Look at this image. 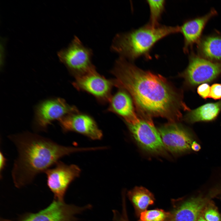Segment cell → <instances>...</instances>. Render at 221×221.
<instances>
[{"mask_svg":"<svg viewBox=\"0 0 221 221\" xmlns=\"http://www.w3.org/2000/svg\"><path fill=\"white\" fill-rule=\"evenodd\" d=\"M114 86L130 96L144 118H165L175 122L181 118L182 110H189L182 95L165 78L142 70L120 56L111 71Z\"/></svg>","mask_w":221,"mask_h":221,"instance_id":"obj_1","label":"cell"},{"mask_svg":"<svg viewBox=\"0 0 221 221\" xmlns=\"http://www.w3.org/2000/svg\"><path fill=\"white\" fill-rule=\"evenodd\" d=\"M17 155L11 172L15 187L31 183L39 173L45 172L60 159L73 153L89 151V148H75L59 145L48 138L29 132L10 135Z\"/></svg>","mask_w":221,"mask_h":221,"instance_id":"obj_2","label":"cell"},{"mask_svg":"<svg viewBox=\"0 0 221 221\" xmlns=\"http://www.w3.org/2000/svg\"><path fill=\"white\" fill-rule=\"evenodd\" d=\"M179 32V26L160 25L153 27L148 23L136 29L119 33L113 38L111 51L129 61L141 57L151 58L150 52L155 44L164 37Z\"/></svg>","mask_w":221,"mask_h":221,"instance_id":"obj_3","label":"cell"},{"mask_svg":"<svg viewBox=\"0 0 221 221\" xmlns=\"http://www.w3.org/2000/svg\"><path fill=\"white\" fill-rule=\"evenodd\" d=\"M212 188L201 189L182 197L175 203L168 221H196L207 204L215 198Z\"/></svg>","mask_w":221,"mask_h":221,"instance_id":"obj_4","label":"cell"},{"mask_svg":"<svg viewBox=\"0 0 221 221\" xmlns=\"http://www.w3.org/2000/svg\"><path fill=\"white\" fill-rule=\"evenodd\" d=\"M60 61L75 77L85 74L95 68L92 62V50L85 46L75 36L68 46L58 52Z\"/></svg>","mask_w":221,"mask_h":221,"instance_id":"obj_5","label":"cell"},{"mask_svg":"<svg viewBox=\"0 0 221 221\" xmlns=\"http://www.w3.org/2000/svg\"><path fill=\"white\" fill-rule=\"evenodd\" d=\"M91 207L89 204L79 207L54 199L48 207L37 213L25 214L17 220L2 219L0 221H77L76 215Z\"/></svg>","mask_w":221,"mask_h":221,"instance_id":"obj_6","label":"cell"},{"mask_svg":"<svg viewBox=\"0 0 221 221\" xmlns=\"http://www.w3.org/2000/svg\"><path fill=\"white\" fill-rule=\"evenodd\" d=\"M221 74V62H213L192 52L188 64L180 76L190 86L209 82Z\"/></svg>","mask_w":221,"mask_h":221,"instance_id":"obj_7","label":"cell"},{"mask_svg":"<svg viewBox=\"0 0 221 221\" xmlns=\"http://www.w3.org/2000/svg\"><path fill=\"white\" fill-rule=\"evenodd\" d=\"M79 111L75 106L69 105L62 98L44 101L35 108L34 127L37 130L45 131L53 121Z\"/></svg>","mask_w":221,"mask_h":221,"instance_id":"obj_8","label":"cell"},{"mask_svg":"<svg viewBox=\"0 0 221 221\" xmlns=\"http://www.w3.org/2000/svg\"><path fill=\"white\" fill-rule=\"evenodd\" d=\"M127 125L136 141L143 149L155 154H166V149L160 133L151 119L140 118L138 122Z\"/></svg>","mask_w":221,"mask_h":221,"instance_id":"obj_9","label":"cell"},{"mask_svg":"<svg viewBox=\"0 0 221 221\" xmlns=\"http://www.w3.org/2000/svg\"><path fill=\"white\" fill-rule=\"evenodd\" d=\"M75 77L72 84L76 89L91 95L101 103H109L114 86L113 79H108L101 75L95 68Z\"/></svg>","mask_w":221,"mask_h":221,"instance_id":"obj_10","label":"cell"},{"mask_svg":"<svg viewBox=\"0 0 221 221\" xmlns=\"http://www.w3.org/2000/svg\"><path fill=\"white\" fill-rule=\"evenodd\" d=\"M54 166L45 172L47 184L53 194L54 200L64 201L68 187L71 182L79 176L80 170L76 165H67L60 161Z\"/></svg>","mask_w":221,"mask_h":221,"instance_id":"obj_11","label":"cell"},{"mask_svg":"<svg viewBox=\"0 0 221 221\" xmlns=\"http://www.w3.org/2000/svg\"><path fill=\"white\" fill-rule=\"evenodd\" d=\"M158 131L165 148L171 153H179L191 148L192 142L189 134L175 122L162 126Z\"/></svg>","mask_w":221,"mask_h":221,"instance_id":"obj_12","label":"cell"},{"mask_svg":"<svg viewBox=\"0 0 221 221\" xmlns=\"http://www.w3.org/2000/svg\"><path fill=\"white\" fill-rule=\"evenodd\" d=\"M58 121L64 132L75 131L93 140L100 139L102 137V133L93 118L79 111L64 116Z\"/></svg>","mask_w":221,"mask_h":221,"instance_id":"obj_13","label":"cell"},{"mask_svg":"<svg viewBox=\"0 0 221 221\" xmlns=\"http://www.w3.org/2000/svg\"><path fill=\"white\" fill-rule=\"evenodd\" d=\"M216 13L215 10L212 9L204 15L187 20L179 26V32L184 38L183 49L184 52H188L195 43L199 41L206 24Z\"/></svg>","mask_w":221,"mask_h":221,"instance_id":"obj_14","label":"cell"},{"mask_svg":"<svg viewBox=\"0 0 221 221\" xmlns=\"http://www.w3.org/2000/svg\"><path fill=\"white\" fill-rule=\"evenodd\" d=\"M107 110L122 117L127 124H135L140 120L135 112L131 97L125 90L119 89L109 102Z\"/></svg>","mask_w":221,"mask_h":221,"instance_id":"obj_15","label":"cell"},{"mask_svg":"<svg viewBox=\"0 0 221 221\" xmlns=\"http://www.w3.org/2000/svg\"><path fill=\"white\" fill-rule=\"evenodd\" d=\"M198 42V52L201 57L211 61L221 60V36H206Z\"/></svg>","mask_w":221,"mask_h":221,"instance_id":"obj_16","label":"cell"},{"mask_svg":"<svg viewBox=\"0 0 221 221\" xmlns=\"http://www.w3.org/2000/svg\"><path fill=\"white\" fill-rule=\"evenodd\" d=\"M221 110V101L204 104L194 110H190L185 117L190 122L209 121L215 119Z\"/></svg>","mask_w":221,"mask_h":221,"instance_id":"obj_17","label":"cell"},{"mask_svg":"<svg viewBox=\"0 0 221 221\" xmlns=\"http://www.w3.org/2000/svg\"><path fill=\"white\" fill-rule=\"evenodd\" d=\"M128 197L134 208L135 212L139 216L147 208L153 204L155 198L153 194L143 187H136L128 193Z\"/></svg>","mask_w":221,"mask_h":221,"instance_id":"obj_18","label":"cell"},{"mask_svg":"<svg viewBox=\"0 0 221 221\" xmlns=\"http://www.w3.org/2000/svg\"><path fill=\"white\" fill-rule=\"evenodd\" d=\"M146 2L150 10L149 19L148 23L153 27L159 25L160 20L165 11V1L164 0H148Z\"/></svg>","mask_w":221,"mask_h":221,"instance_id":"obj_19","label":"cell"},{"mask_svg":"<svg viewBox=\"0 0 221 221\" xmlns=\"http://www.w3.org/2000/svg\"><path fill=\"white\" fill-rule=\"evenodd\" d=\"M170 212L161 209L145 210L140 215L139 221H168Z\"/></svg>","mask_w":221,"mask_h":221,"instance_id":"obj_20","label":"cell"},{"mask_svg":"<svg viewBox=\"0 0 221 221\" xmlns=\"http://www.w3.org/2000/svg\"><path fill=\"white\" fill-rule=\"evenodd\" d=\"M202 215L206 221H221V213L213 200L207 204Z\"/></svg>","mask_w":221,"mask_h":221,"instance_id":"obj_21","label":"cell"},{"mask_svg":"<svg viewBox=\"0 0 221 221\" xmlns=\"http://www.w3.org/2000/svg\"><path fill=\"white\" fill-rule=\"evenodd\" d=\"M211 87L207 83H203L200 85L197 88V92L202 98L206 99L210 98Z\"/></svg>","mask_w":221,"mask_h":221,"instance_id":"obj_22","label":"cell"},{"mask_svg":"<svg viewBox=\"0 0 221 221\" xmlns=\"http://www.w3.org/2000/svg\"><path fill=\"white\" fill-rule=\"evenodd\" d=\"M210 98L215 100L221 99V84L216 83L211 85Z\"/></svg>","mask_w":221,"mask_h":221,"instance_id":"obj_23","label":"cell"},{"mask_svg":"<svg viewBox=\"0 0 221 221\" xmlns=\"http://www.w3.org/2000/svg\"><path fill=\"white\" fill-rule=\"evenodd\" d=\"M0 156V172L1 177L2 173L6 165V159L1 151Z\"/></svg>","mask_w":221,"mask_h":221,"instance_id":"obj_24","label":"cell"},{"mask_svg":"<svg viewBox=\"0 0 221 221\" xmlns=\"http://www.w3.org/2000/svg\"><path fill=\"white\" fill-rule=\"evenodd\" d=\"M191 148L193 151L196 152L199 151L201 149V146L196 141L192 142L191 146Z\"/></svg>","mask_w":221,"mask_h":221,"instance_id":"obj_25","label":"cell"},{"mask_svg":"<svg viewBox=\"0 0 221 221\" xmlns=\"http://www.w3.org/2000/svg\"><path fill=\"white\" fill-rule=\"evenodd\" d=\"M116 221H129L127 216L125 215H122L119 218L117 217Z\"/></svg>","mask_w":221,"mask_h":221,"instance_id":"obj_26","label":"cell"},{"mask_svg":"<svg viewBox=\"0 0 221 221\" xmlns=\"http://www.w3.org/2000/svg\"><path fill=\"white\" fill-rule=\"evenodd\" d=\"M217 194L216 198L221 200V187L217 186Z\"/></svg>","mask_w":221,"mask_h":221,"instance_id":"obj_27","label":"cell"},{"mask_svg":"<svg viewBox=\"0 0 221 221\" xmlns=\"http://www.w3.org/2000/svg\"><path fill=\"white\" fill-rule=\"evenodd\" d=\"M196 221H206L201 215Z\"/></svg>","mask_w":221,"mask_h":221,"instance_id":"obj_28","label":"cell"}]
</instances>
